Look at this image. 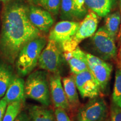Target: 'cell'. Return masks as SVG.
<instances>
[{"label":"cell","instance_id":"obj_23","mask_svg":"<svg viewBox=\"0 0 121 121\" xmlns=\"http://www.w3.org/2000/svg\"><path fill=\"white\" fill-rule=\"evenodd\" d=\"M112 103L121 108V69H117L112 93Z\"/></svg>","mask_w":121,"mask_h":121},{"label":"cell","instance_id":"obj_14","mask_svg":"<svg viewBox=\"0 0 121 121\" xmlns=\"http://www.w3.org/2000/svg\"><path fill=\"white\" fill-rule=\"evenodd\" d=\"M25 98V81L20 77L15 76L3 99L8 104L13 102H23Z\"/></svg>","mask_w":121,"mask_h":121},{"label":"cell","instance_id":"obj_32","mask_svg":"<svg viewBox=\"0 0 121 121\" xmlns=\"http://www.w3.org/2000/svg\"><path fill=\"white\" fill-rule=\"evenodd\" d=\"M105 121H109V119H107V120H105Z\"/></svg>","mask_w":121,"mask_h":121},{"label":"cell","instance_id":"obj_11","mask_svg":"<svg viewBox=\"0 0 121 121\" xmlns=\"http://www.w3.org/2000/svg\"><path fill=\"white\" fill-rule=\"evenodd\" d=\"M27 14L30 22L40 31L48 32L53 25L52 14L42 7L31 4L27 7Z\"/></svg>","mask_w":121,"mask_h":121},{"label":"cell","instance_id":"obj_19","mask_svg":"<svg viewBox=\"0 0 121 121\" xmlns=\"http://www.w3.org/2000/svg\"><path fill=\"white\" fill-rule=\"evenodd\" d=\"M105 26L107 32L113 39H116L118 33L121 23V15L119 11L109 13L105 16Z\"/></svg>","mask_w":121,"mask_h":121},{"label":"cell","instance_id":"obj_3","mask_svg":"<svg viewBox=\"0 0 121 121\" xmlns=\"http://www.w3.org/2000/svg\"><path fill=\"white\" fill-rule=\"evenodd\" d=\"M25 96L40 103L43 106L51 104L49 76L45 71L31 72L25 82Z\"/></svg>","mask_w":121,"mask_h":121},{"label":"cell","instance_id":"obj_20","mask_svg":"<svg viewBox=\"0 0 121 121\" xmlns=\"http://www.w3.org/2000/svg\"><path fill=\"white\" fill-rule=\"evenodd\" d=\"M60 17L63 20H79L74 0H60Z\"/></svg>","mask_w":121,"mask_h":121},{"label":"cell","instance_id":"obj_9","mask_svg":"<svg viewBox=\"0 0 121 121\" xmlns=\"http://www.w3.org/2000/svg\"><path fill=\"white\" fill-rule=\"evenodd\" d=\"M49 85L51 100L56 108H61L70 113V108L60 73H52L49 76Z\"/></svg>","mask_w":121,"mask_h":121},{"label":"cell","instance_id":"obj_13","mask_svg":"<svg viewBox=\"0 0 121 121\" xmlns=\"http://www.w3.org/2000/svg\"><path fill=\"white\" fill-rule=\"evenodd\" d=\"M99 85L101 93H104L108 87L113 71V66L105 60L89 69Z\"/></svg>","mask_w":121,"mask_h":121},{"label":"cell","instance_id":"obj_6","mask_svg":"<svg viewBox=\"0 0 121 121\" xmlns=\"http://www.w3.org/2000/svg\"><path fill=\"white\" fill-rule=\"evenodd\" d=\"M77 112L76 121H105L109 114L105 100L100 96L89 99Z\"/></svg>","mask_w":121,"mask_h":121},{"label":"cell","instance_id":"obj_12","mask_svg":"<svg viewBox=\"0 0 121 121\" xmlns=\"http://www.w3.org/2000/svg\"><path fill=\"white\" fill-rule=\"evenodd\" d=\"M63 57L69 64L73 75L89 69L86 53L80 49L78 46L71 52H63Z\"/></svg>","mask_w":121,"mask_h":121},{"label":"cell","instance_id":"obj_4","mask_svg":"<svg viewBox=\"0 0 121 121\" xmlns=\"http://www.w3.org/2000/svg\"><path fill=\"white\" fill-rule=\"evenodd\" d=\"M99 17L96 13L89 10L84 19L80 22L75 34L70 40L60 45L63 52H71L78 47L82 40L93 37L97 29Z\"/></svg>","mask_w":121,"mask_h":121},{"label":"cell","instance_id":"obj_30","mask_svg":"<svg viewBox=\"0 0 121 121\" xmlns=\"http://www.w3.org/2000/svg\"><path fill=\"white\" fill-rule=\"evenodd\" d=\"M15 1V0H0V2H3V4H4V3L11 2V1Z\"/></svg>","mask_w":121,"mask_h":121},{"label":"cell","instance_id":"obj_24","mask_svg":"<svg viewBox=\"0 0 121 121\" xmlns=\"http://www.w3.org/2000/svg\"><path fill=\"white\" fill-rule=\"evenodd\" d=\"M111 121H121V108L112 103L110 108Z\"/></svg>","mask_w":121,"mask_h":121},{"label":"cell","instance_id":"obj_16","mask_svg":"<svg viewBox=\"0 0 121 121\" xmlns=\"http://www.w3.org/2000/svg\"><path fill=\"white\" fill-rule=\"evenodd\" d=\"M86 6L98 15L105 17L111 11L113 0H84Z\"/></svg>","mask_w":121,"mask_h":121},{"label":"cell","instance_id":"obj_10","mask_svg":"<svg viewBox=\"0 0 121 121\" xmlns=\"http://www.w3.org/2000/svg\"><path fill=\"white\" fill-rule=\"evenodd\" d=\"M79 24L80 22L69 20L57 22L50 31L48 38L60 46L72 38L76 32Z\"/></svg>","mask_w":121,"mask_h":121},{"label":"cell","instance_id":"obj_22","mask_svg":"<svg viewBox=\"0 0 121 121\" xmlns=\"http://www.w3.org/2000/svg\"><path fill=\"white\" fill-rule=\"evenodd\" d=\"M22 102L8 104L6 109L2 121H15L22 110Z\"/></svg>","mask_w":121,"mask_h":121},{"label":"cell","instance_id":"obj_29","mask_svg":"<svg viewBox=\"0 0 121 121\" xmlns=\"http://www.w3.org/2000/svg\"><path fill=\"white\" fill-rule=\"evenodd\" d=\"M117 37L119 39V40H121V23L120 25V28H119L118 33V35H117Z\"/></svg>","mask_w":121,"mask_h":121},{"label":"cell","instance_id":"obj_33","mask_svg":"<svg viewBox=\"0 0 121 121\" xmlns=\"http://www.w3.org/2000/svg\"></svg>","mask_w":121,"mask_h":121},{"label":"cell","instance_id":"obj_2","mask_svg":"<svg viewBox=\"0 0 121 121\" xmlns=\"http://www.w3.org/2000/svg\"><path fill=\"white\" fill-rule=\"evenodd\" d=\"M46 44V38L40 35L30 40L22 48L15 62L16 71L20 76H25L33 71Z\"/></svg>","mask_w":121,"mask_h":121},{"label":"cell","instance_id":"obj_21","mask_svg":"<svg viewBox=\"0 0 121 121\" xmlns=\"http://www.w3.org/2000/svg\"><path fill=\"white\" fill-rule=\"evenodd\" d=\"M33 5L42 7L51 14L56 15L60 9V0H30Z\"/></svg>","mask_w":121,"mask_h":121},{"label":"cell","instance_id":"obj_7","mask_svg":"<svg viewBox=\"0 0 121 121\" xmlns=\"http://www.w3.org/2000/svg\"><path fill=\"white\" fill-rule=\"evenodd\" d=\"M93 50L98 57L104 60H116L118 49L113 39L104 27L100 28L92 38Z\"/></svg>","mask_w":121,"mask_h":121},{"label":"cell","instance_id":"obj_15","mask_svg":"<svg viewBox=\"0 0 121 121\" xmlns=\"http://www.w3.org/2000/svg\"><path fill=\"white\" fill-rule=\"evenodd\" d=\"M65 94L69 102L70 113H75L80 108V104L78 99L77 87L76 86L73 76L65 77L62 80Z\"/></svg>","mask_w":121,"mask_h":121},{"label":"cell","instance_id":"obj_27","mask_svg":"<svg viewBox=\"0 0 121 121\" xmlns=\"http://www.w3.org/2000/svg\"><path fill=\"white\" fill-rule=\"evenodd\" d=\"M15 121H30V118L26 113L20 112Z\"/></svg>","mask_w":121,"mask_h":121},{"label":"cell","instance_id":"obj_8","mask_svg":"<svg viewBox=\"0 0 121 121\" xmlns=\"http://www.w3.org/2000/svg\"><path fill=\"white\" fill-rule=\"evenodd\" d=\"M73 76L77 89L82 98L91 99L102 94L98 83L89 69Z\"/></svg>","mask_w":121,"mask_h":121},{"label":"cell","instance_id":"obj_31","mask_svg":"<svg viewBox=\"0 0 121 121\" xmlns=\"http://www.w3.org/2000/svg\"><path fill=\"white\" fill-rule=\"evenodd\" d=\"M120 9H121V0H120Z\"/></svg>","mask_w":121,"mask_h":121},{"label":"cell","instance_id":"obj_18","mask_svg":"<svg viewBox=\"0 0 121 121\" xmlns=\"http://www.w3.org/2000/svg\"><path fill=\"white\" fill-rule=\"evenodd\" d=\"M29 117L30 121H54L53 112L45 106H31L29 109Z\"/></svg>","mask_w":121,"mask_h":121},{"label":"cell","instance_id":"obj_28","mask_svg":"<svg viewBox=\"0 0 121 121\" xmlns=\"http://www.w3.org/2000/svg\"><path fill=\"white\" fill-rule=\"evenodd\" d=\"M116 60H117L118 69H121V44L120 45V47H119L118 51Z\"/></svg>","mask_w":121,"mask_h":121},{"label":"cell","instance_id":"obj_17","mask_svg":"<svg viewBox=\"0 0 121 121\" xmlns=\"http://www.w3.org/2000/svg\"><path fill=\"white\" fill-rule=\"evenodd\" d=\"M15 75L9 65L0 61V98L4 97Z\"/></svg>","mask_w":121,"mask_h":121},{"label":"cell","instance_id":"obj_25","mask_svg":"<svg viewBox=\"0 0 121 121\" xmlns=\"http://www.w3.org/2000/svg\"><path fill=\"white\" fill-rule=\"evenodd\" d=\"M54 114L57 121H71L67 112L61 108H56Z\"/></svg>","mask_w":121,"mask_h":121},{"label":"cell","instance_id":"obj_1","mask_svg":"<svg viewBox=\"0 0 121 121\" xmlns=\"http://www.w3.org/2000/svg\"><path fill=\"white\" fill-rule=\"evenodd\" d=\"M27 7L19 0L3 4L1 15L0 56L9 63H15L24 45L40 35V31L29 19Z\"/></svg>","mask_w":121,"mask_h":121},{"label":"cell","instance_id":"obj_26","mask_svg":"<svg viewBox=\"0 0 121 121\" xmlns=\"http://www.w3.org/2000/svg\"><path fill=\"white\" fill-rule=\"evenodd\" d=\"M7 105V102L4 99H2L0 100V121H2L3 120Z\"/></svg>","mask_w":121,"mask_h":121},{"label":"cell","instance_id":"obj_5","mask_svg":"<svg viewBox=\"0 0 121 121\" xmlns=\"http://www.w3.org/2000/svg\"><path fill=\"white\" fill-rule=\"evenodd\" d=\"M63 60V52L60 45L49 39L40 54L38 65L39 69L51 73H60Z\"/></svg>","mask_w":121,"mask_h":121}]
</instances>
